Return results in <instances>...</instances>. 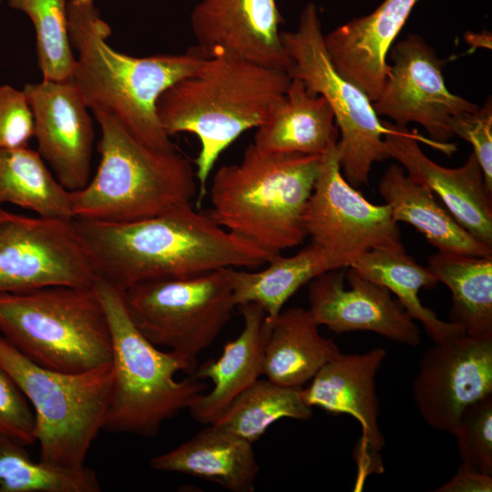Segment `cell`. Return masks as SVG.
Instances as JSON below:
<instances>
[{
	"instance_id": "6da1fadb",
	"label": "cell",
	"mask_w": 492,
	"mask_h": 492,
	"mask_svg": "<svg viewBox=\"0 0 492 492\" xmlns=\"http://www.w3.org/2000/svg\"><path fill=\"white\" fill-rule=\"evenodd\" d=\"M73 223L97 278L122 291L147 281L257 267L279 256L225 230L191 203L135 221L74 218Z\"/></svg>"
},
{
	"instance_id": "7a4b0ae2",
	"label": "cell",
	"mask_w": 492,
	"mask_h": 492,
	"mask_svg": "<svg viewBox=\"0 0 492 492\" xmlns=\"http://www.w3.org/2000/svg\"><path fill=\"white\" fill-rule=\"evenodd\" d=\"M67 18L70 44L77 53L71 81L87 108L112 114L153 149L178 150L159 120L157 102L168 87L196 72L208 56L197 47L143 57L118 52L108 45L111 29L93 4L67 2Z\"/></svg>"
},
{
	"instance_id": "3957f363",
	"label": "cell",
	"mask_w": 492,
	"mask_h": 492,
	"mask_svg": "<svg viewBox=\"0 0 492 492\" xmlns=\"http://www.w3.org/2000/svg\"><path fill=\"white\" fill-rule=\"evenodd\" d=\"M291 77L238 56H208L193 74L168 87L157 115L168 136L189 132L199 138L197 205L207 194L220 155L244 131L263 124L285 95Z\"/></svg>"
},
{
	"instance_id": "277c9868",
	"label": "cell",
	"mask_w": 492,
	"mask_h": 492,
	"mask_svg": "<svg viewBox=\"0 0 492 492\" xmlns=\"http://www.w3.org/2000/svg\"><path fill=\"white\" fill-rule=\"evenodd\" d=\"M321 157L268 153L250 144L239 163L214 174L209 214L225 230L276 255L302 244Z\"/></svg>"
},
{
	"instance_id": "5b68a950",
	"label": "cell",
	"mask_w": 492,
	"mask_h": 492,
	"mask_svg": "<svg viewBox=\"0 0 492 492\" xmlns=\"http://www.w3.org/2000/svg\"><path fill=\"white\" fill-rule=\"evenodd\" d=\"M94 289L107 313L113 381L103 429L154 436L162 423L188 408L207 384L192 374L196 358L160 351L132 322L124 291L97 278Z\"/></svg>"
},
{
	"instance_id": "8992f818",
	"label": "cell",
	"mask_w": 492,
	"mask_h": 492,
	"mask_svg": "<svg viewBox=\"0 0 492 492\" xmlns=\"http://www.w3.org/2000/svg\"><path fill=\"white\" fill-rule=\"evenodd\" d=\"M99 124L100 160L87 186L70 191L74 218L129 222L190 203L198 190L190 159L138 140L112 114L93 111Z\"/></svg>"
},
{
	"instance_id": "52a82bcc",
	"label": "cell",
	"mask_w": 492,
	"mask_h": 492,
	"mask_svg": "<svg viewBox=\"0 0 492 492\" xmlns=\"http://www.w3.org/2000/svg\"><path fill=\"white\" fill-rule=\"evenodd\" d=\"M0 333L34 363L84 373L112 362L107 313L93 287L0 293Z\"/></svg>"
},
{
	"instance_id": "ba28073f",
	"label": "cell",
	"mask_w": 492,
	"mask_h": 492,
	"mask_svg": "<svg viewBox=\"0 0 492 492\" xmlns=\"http://www.w3.org/2000/svg\"><path fill=\"white\" fill-rule=\"evenodd\" d=\"M0 364L27 401L36 418L39 460L78 469L103 429L113 381L112 364L84 373H63L29 360L0 335Z\"/></svg>"
},
{
	"instance_id": "9c48e42d",
	"label": "cell",
	"mask_w": 492,
	"mask_h": 492,
	"mask_svg": "<svg viewBox=\"0 0 492 492\" xmlns=\"http://www.w3.org/2000/svg\"><path fill=\"white\" fill-rule=\"evenodd\" d=\"M281 38L292 60L290 77L300 78L311 92L323 97L333 110L339 131V161L346 180L354 188L366 184L373 164L387 159L384 136L388 128L367 95L330 60L316 5L308 3L297 28L282 32Z\"/></svg>"
},
{
	"instance_id": "30bf717a",
	"label": "cell",
	"mask_w": 492,
	"mask_h": 492,
	"mask_svg": "<svg viewBox=\"0 0 492 492\" xmlns=\"http://www.w3.org/2000/svg\"><path fill=\"white\" fill-rule=\"evenodd\" d=\"M230 269L132 285L124 291L128 314L156 346L196 358L232 318Z\"/></svg>"
},
{
	"instance_id": "8fae6325",
	"label": "cell",
	"mask_w": 492,
	"mask_h": 492,
	"mask_svg": "<svg viewBox=\"0 0 492 492\" xmlns=\"http://www.w3.org/2000/svg\"><path fill=\"white\" fill-rule=\"evenodd\" d=\"M97 279L73 220L27 217L0 208V293L93 287Z\"/></svg>"
},
{
	"instance_id": "7c38bea8",
	"label": "cell",
	"mask_w": 492,
	"mask_h": 492,
	"mask_svg": "<svg viewBox=\"0 0 492 492\" xmlns=\"http://www.w3.org/2000/svg\"><path fill=\"white\" fill-rule=\"evenodd\" d=\"M336 144L321 157L304 227L312 243L346 259L351 266L366 251L403 244L389 206L373 204L343 177Z\"/></svg>"
},
{
	"instance_id": "4fadbf2b",
	"label": "cell",
	"mask_w": 492,
	"mask_h": 492,
	"mask_svg": "<svg viewBox=\"0 0 492 492\" xmlns=\"http://www.w3.org/2000/svg\"><path fill=\"white\" fill-rule=\"evenodd\" d=\"M391 60L384 86L373 102L377 116H385L399 126L417 123L433 142L451 153L456 151L447 143L454 136L451 122L478 106L448 90L442 74L445 61L420 36L410 34L396 43Z\"/></svg>"
},
{
	"instance_id": "5bb4252c",
	"label": "cell",
	"mask_w": 492,
	"mask_h": 492,
	"mask_svg": "<svg viewBox=\"0 0 492 492\" xmlns=\"http://www.w3.org/2000/svg\"><path fill=\"white\" fill-rule=\"evenodd\" d=\"M492 395V336L457 334L423 353L413 384L415 405L433 429L452 434L464 410Z\"/></svg>"
},
{
	"instance_id": "9a60e30c",
	"label": "cell",
	"mask_w": 492,
	"mask_h": 492,
	"mask_svg": "<svg viewBox=\"0 0 492 492\" xmlns=\"http://www.w3.org/2000/svg\"><path fill=\"white\" fill-rule=\"evenodd\" d=\"M37 141V152L68 191L79 190L90 180L95 130L88 108L68 81L26 84Z\"/></svg>"
},
{
	"instance_id": "2e32d148",
	"label": "cell",
	"mask_w": 492,
	"mask_h": 492,
	"mask_svg": "<svg viewBox=\"0 0 492 492\" xmlns=\"http://www.w3.org/2000/svg\"><path fill=\"white\" fill-rule=\"evenodd\" d=\"M324 272L309 282V313L335 333L373 332L397 343L417 346L420 331L391 292L352 267Z\"/></svg>"
},
{
	"instance_id": "e0dca14e",
	"label": "cell",
	"mask_w": 492,
	"mask_h": 492,
	"mask_svg": "<svg viewBox=\"0 0 492 492\" xmlns=\"http://www.w3.org/2000/svg\"><path fill=\"white\" fill-rule=\"evenodd\" d=\"M276 0H200L190 14L197 48L288 72L292 60L281 38Z\"/></svg>"
},
{
	"instance_id": "ac0fdd59",
	"label": "cell",
	"mask_w": 492,
	"mask_h": 492,
	"mask_svg": "<svg viewBox=\"0 0 492 492\" xmlns=\"http://www.w3.org/2000/svg\"><path fill=\"white\" fill-rule=\"evenodd\" d=\"M387 158L397 160L414 181L437 195L454 218L476 239L492 248V192L487 189L482 169L471 153L459 168L442 167L420 149L418 140L428 141L446 154L448 150L409 131L407 127L384 122Z\"/></svg>"
},
{
	"instance_id": "d6986e66",
	"label": "cell",
	"mask_w": 492,
	"mask_h": 492,
	"mask_svg": "<svg viewBox=\"0 0 492 492\" xmlns=\"http://www.w3.org/2000/svg\"><path fill=\"white\" fill-rule=\"evenodd\" d=\"M386 351L373 348L364 354H340L326 363L302 387L303 402L333 415L345 414L356 419L362 428L360 462L370 463L372 454L377 455L385 445L379 427V400L375 377ZM373 459V458H372Z\"/></svg>"
},
{
	"instance_id": "ffe728a7",
	"label": "cell",
	"mask_w": 492,
	"mask_h": 492,
	"mask_svg": "<svg viewBox=\"0 0 492 492\" xmlns=\"http://www.w3.org/2000/svg\"><path fill=\"white\" fill-rule=\"evenodd\" d=\"M417 2L384 0L372 13L324 35L325 48L334 67L372 102L387 78L389 50Z\"/></svg>"
},
{
	"instance_id": "44dd1931",
	"label": "cell",
	"mask_w": 492,
	"mask_h": 492,
	"mask_svg": "<svg viewBox=\"0 0 492 492\" xmlns=\"http://www.w3.org/2000/svg\"><path fill=\"white\" fill-rule=\"evenodd\" d=\"M237 307L243 319L242 331L225 344L218 359L198 365L192 374L213 383L209 393L198 395L188 407L192 418L203 425H212L261 375L266 313L254 302Z\"/></svg>"
},
{
	"instance_id": "7402d4cb",
	"label": "cell",
	"mask_w": 492,
	"mask_h": 492,
	"mask_svg": "<svg viewBox=\"0 0 492 492\" xmlns=\"http://www.w3.org/2000/svg\"><path fill=\"white\" fill-rule=\"evenodd\" d=\"M308 309L292 307L265 317L261 375L290 387H303L326 363L341 354L322 336Z\"/></svg>"
},
{
	"instance_id": "603a6c76",
	"label": "cell",
	"mask_w": 492,
	"mask_h": 492,
	"mask_svg": "<svg viewBox=\"0 0 492 492\" xmlns=\"http://www.w3.org/2000/svg\"><path fill=\"white\" fill-rule=\"evenodd\" d=\"M150 467L203 478L231 492H254L260 471L252 444L212 425L154 456Z\"/></svg>"
},
{
	"instance_id": "cb8c5ba5",
	"label": "cell",
	"mask_w": 492,
	"mask_h": 492,
	"mask_svg": "<svg viewBox=\"0 0 492 492\" xmlns=\"http://www.w3.org/2000/svg\"><path fill=\"white\" fill-rule=\"evenodd\" d=\"M334 115L325 98L291 77L284 97L257 128L253 145L268 153L324 154L338 141Z\"/></svg>"
},
{
	"instance_id": "d4e9b609",
	"label": "cell",
	"mask_w": 492,
	"mask_h": 492,
	"mask_svg": "<svg viewBox=\"0 0 492 492\" xmlns=\"http://www.w3.org/2000/svg\"><path fill=\"white\" fill-rule=\"evenodd\" d=\"M378 190L393 219L412 225L438 251L492 257V248L470 234L426 186L410 179L400 165L387 168Z\"/></svg>"
},
{
	"instance_id": "484cf974",
	"label": "cell",
	"mask_w": 492,
	"mask_h": 492,
	"mask_svg": "<svg viewBox=\"0 0 492 492\" xmlns=\"http://www.w3.org/2000/svg\"><path fill=\"white\" fill-rule=\"evenodd\" d=\"M349 266L346 259L311 242L292 256H277L258 272L231 268L233 300L236 307L257 303L273 318L301 287L324 272Z\"/></svg>"
},
{
	"instance_id": "4316f807",
	"label": "cell",
	"mask_w": 492,
	"mask_h": 492,
	"mask_svg": "<svg viewBox=\"0 0 492 492\" xmlns=\"http://www.w3.org/2000/svg\"><path fill=\"white\" fill-rule=\"evenodd\" d=\"M349 267L393 292L407 314L424 325L434 343L465 333L460 326L442 321L422 304L418 296L420 289L434 288L438 282L404 247L371 250L358 256Z\"/></svg>"
},
{
	"instance_id": "83f0119b",
	"label": "cell",
	"mask_w": 492,
	"mask_h": 492,
	"mask_svg": "<svg viewBox=\"0 0 492 492\" xmlns=\"http://www.w3.org/2000/svg\"><path fill=\"white\" fill-rule=\"evenodd\" d=\"M427 269L450 291V323L466 334L492 336V257L437 251Z\"/></svg>"
},
{
	"instance_id": "f1b7e54d",
	"label": "cell",
	"mask_w": 492,
	"mask_h": 492,
	"mask_svg": "<svg viewBox=\"0 0 492 492\" xmlns=\"http://www.w3.org/2000/svg\"><path fill=\"white\" fill-rule=\"evenodd\" d=\"M14 204L40 217L74 219L70 191L28 147L0 149V205Z\"/></svg>"
},
{
	"instance_id": "f546056e",
	"label": "cell",
	"mask_w": 492,
	"mask_h": 492,
	"mask_svg": "<svg viewBox=\"0 0 492 492\" xmlns=\"http://www.w3.org/2000/svg\"><path fill=\"white\" fill-rule=\"evenodd\" d=\"M301 390L259 378L235 398L212 425L253 444L280 419L304 421L313 416L312 407L303 402Z\"/></svg>"
},
{
	"instance_id": "4dcf8cb0",
	"label": "cell",
	"mask_w": 492,
	"mask_h": 492,
	"mask_svg": "<svg viewBox=\"0 0 492 492\" xmlns=\"http://www.w3.org/2000/svg\"><path fill=\"white\" fill-rule=\"evenodd\" d=\"M24 445L0 432V492H98L96 473L33 461Z\"/></svg>"
},
{
	"instance_id": "1f68e13d",
	"label": "cell",
	"mask_w": 492,
	"mask_h": 492,
	"mask_svg": "<svg viewBox=\"0 0 492 492\" xmlns=\"http://www.w3.org/2000/svg\"><path fill=\"white\" fill-rule=\"evenodd\" d=\"M8 4L26 13L34 24L43 79L71 80L76 56L67 32V0H8Z\"/></svg>"
},
{
	"instance_id": "d6a6232c",
	"label": "cell",
	"mask_w": 492,
	"mask_h": 492,
	"mask_svg": "<svg viewBox=\"0 0 492 492\" xmlns=\"http://www.w3.org/2000/svg\"><path fill=\"white\" fill-rule=\"evenodd\" d=\"M453 435L462 463L492 476V395L464 410Z\"/></svg>"
},
{
	"instance_id": "836d02e7",
	"label": "cell",
	"mask_w": 492,
	"mask_h": 492,
	"mask_svg": "<svg viewBox=\"0 0 492 492\" xmlns=\"http://www.w3.org/2000/svg\"><path fill=\"white\" fill-rule=\"evenodd\" d=\"M0 432L24 446L32 445L36 441L34 410L1 364Z\"/></svg>"
},
{
	"instance_id": "e575fe53",
	"label": "cell",
	"mask_w": 492,
	"mask_h": 492,
	"mask_svg": "<svg viewBox=\"0 0 492 492\" xmlns=\"http://www.w3.org/2000/svg\"><path fill=\"white\" fill-rule=\"evenodd\" d=\"M33 113L23 90L0 87V149L28 147L34 137Z\"/></svg>"
},
{
	"instance_id": "d590c367",
	"label": "cell",
	"mask_w": 492,
	"mask_h": 492,
	"mask_svg": "<svg viewBox=\"0 0 492 492\" xmlns=\"http://www.w3.org/2000/svg\"><path fill=\"white\" fill-rule=\"evenodd\" d=\"M453 135L473 146L484 175L485 183L492 192V104L487 99L482 108L461 114L451 122Z\"/></svg>"
},
{
	"instance_id": "8d00e7d4",
	"label": "cell",
	"mask_w": 492,
	"mask_h": 492,
	"mask_svg": "<svg viewBox=\"0 0 492 492\" xmlns=\"http://www.w3.org/2000/svg\"><path fill=\"white\" fill-rule=\"evenodd\" d=\"M492 476L484 474L464 463L450 480L439 487L437 492H490Z\"/></svg>"
},
{
	"instance_id": "74e56055",
	"label": "cell",
	"mask_w": 492,
	"mask_h": 492,
	"mask_svg": "<svg viewBox=\"0 0 492 492\" xmlns=\"http://www.w3.org/2000/svg\"><path fill=\"white\" fill-rule=\"evenodd\" d=\"M67 2L79 4V5L93 4V0H67Z\"/></svg>"
},
{
	"instance_id": "f35d334b",
	"label": "cell",
	"mask_w": 492,
	"mask_h": 492,
	"mask_svg": "<svg viewBox=\"0 0 492 492\" xmlns=\"http://www.w3.org/2000/svg\"><path fill=\"white\" fill-rule=\"evenodd\" d=\"M1 1V0H0Z\"/></svg>"
}]
</instances>
